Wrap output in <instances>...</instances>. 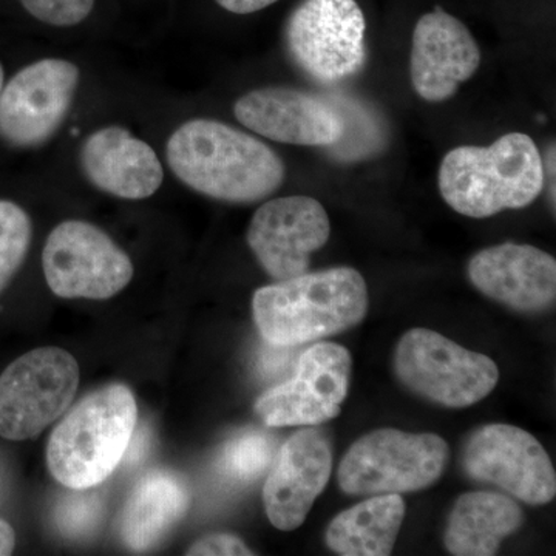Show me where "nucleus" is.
Instances as JSON below:
<instances>
[{"mask_svg":"<svg viewBox=\"0 0 556 556\" xmlns=\"http://www.w3.org/2000/svg\"><path fill=\"white\" fill-rule=\"evenodd\" d=\"M328 212L320 201L294 195L266 201L248 229V244L262 268L276 280L308 273L311 254L328 243Z\"/></svg>","mask_w":556,"mask_h":556,"instance_id":"ddd939ff","label":"nucleus"},{"mask_svg":"<svg viewBox=\"0 0 556 556\" xmlns=\"http://www.w3.org/2000/svg\"><path fill=\"white\" fill-rule=\"evenodd\" d=\"M14 544H16L14 530L11 529L9 522L0 519V556L10 555L13 552Z\"/></svg>","mask_w":556,"mask_h":556,"instance_id":"cd10ccee","label":"nucleus"},{"mask_svg":"<svg viewBox=\"0 0 556 556\" xmlns=\"http://www.w3.org/2000/svg\"><path fill=\"white\" fill-rule=\"evenodd\" d=\"M190 507L188 485L178 475L153 470L139 479L119 518V533L131 551L156 546Z\"/></svg>","mask_w":556,"mask_h":556,"instance_id":"6ab92c4d","label":"nucleus"},{"mask_svg":"<svg viewBox=\"0 0 556 556\" xmlns=\"http://www.w3.org/2000/svg\"><path fill=\"white\" fill-rule=\"evenodd\" d=\"M367 21L356 0H303L289 17L288 49L324 84L357 75L367 60Z\"/></svg>","mask_w":556,"mask_h":556,"instance_id":"1a4fd4ad","label":"nucleus"},{"mask_svg":"<svg viewBox=\"0 0 556 556\" xmlns=\"http://www.w3.org/2000/svg\"><path fill=\"white\" fill-rule=\"evenodd\" d=\"M525 525L522 508L496 492L464 493L445 529L444 544L455 556H492Z\"/></svg>","mask_w":556,"mask_h":556,"instance_id":"aec40b11","label":"nucleus"},{"mask_svg":"<svg viewBox=\"0 0 556 556\" xmlns=\"http://www.w3.org/2000/svg\"><path fill=\"white\" fill-rule=\"evenodd\" d=\"M273 459L274 444L268 434L249 430L223 447L217 470L230 481L251 482L268 470Z\"/></svg>","mask_w":556,"mask_h":556,"instance_id":"4be33fe9","label":"nucleus"},{"mask_svg":"<svg viewBox=\"0 0 556 556\" xmlns=\"http://www.w3.org/2000/svg\"><path fill=\"white\" fill-rule=\"evenodd\" d=\"M79 79L78 65L60 58L20 70L0 91V138L20 149L49 141L67 119Z\"/></svg>","mask_w":556,"mask_h":556,"instance_id":"9d476101","label":"nucleus"},{"mask_svg":"<svg viewBox=\"0 0 556 556\" xmlns=\"http://www.w3.org/2000/svg\"><path fill=\"white\" fill-rule=\"evenodd\" d=\"M468 278L485 298L518 313H543L556 300V260L530 244L503 243L470 258Z\"/></svg>","mask_w":556,"mask_h":556,"instance_id":"f3484780","label":"nucleus"},{"mask_svg":"<svg viewBox=\"0 0 556 556\" xmlns=\"http://www.w3.org/2000/svg\"><path fill=\"white\" fill-rule=\"evenodd\" d=\"M394 371L417 396L447 408L478 404L500 380L492 358L427 328L402 336L394 351Z\"/></svg>","mask_w":556,"mask_h":556,"instance_id":"423d86ee","label":"nucleus"},{"mask_svg":"<svg viewBox=\"0 0 556 556\" xmlns=\"http://www.w3.org/2000/svg\"><path fill=\"white\" fill-rule=\"evenodd\" d=\"M439 192L457 214L486 218L530 206L543 192L544 160L526 134H508L489 148L460 146L439 167Z\"/></svg>","mask_w":556,"mask_h":556,"instance_id":"7ed1b4c3","label":"nucleus"},{"mask_svg":"<svg viewBox=\"0 0 556 556\" xmlns=\"http://www.w3.org/2000/svg\"><path fill=\"white\" fill-rule=\"evenodd\" d=\"M31 230V219L20 204L0 200V292L27 257Z\"/></svg>","mask_w":556,"mask_h":556,"instance_id":"5701e85b","label":"nucleus"},{"mask_svg":"<svg viewBox=\"0 0 556 556\" xmlns=\"http://www.w3.org/2000/svg\"><path fill=\"white\" fill-rule=\"evenodd\" d=\"M544 170L548 172V179H551V189H548V195L552 199V207L555 211V146L548 149L547 163H544Z\"/></svg>","mask_w":556,"mask_h":556,"instance_id":"c85d7f7f","label":"nucleus"},{"mask_svg":"<svg viewBox=\"0 0 556 556\" xmlns=\"http://www.w3.org/2000/svg\"><path fill=\"white\" fill-rule=\"evenodd\" d=\"M467 477L500 486L529 506L556 495V473L546 448L522 428L490 424L475 430L463 450Z\"/></svg>","mask_w":556,"mask_h":556,"instance_id":"9b49d317","label":"nucleus"},{"mask_svg":"<svg viewBox=\"0 0 556 556\" xmlns=\"http://www.w3.org/2000/svg\"><path fill=\"white\" fill-rule=\"evenodd\" d=\"M448 457V444L438 434L380 428L351 445L338 482L351 496L419 492L439 481Z\"/></svg>","mask_w":556,"mask_h":556,"instance_id":"39448f33","label":"nucleus"},{"mask_svg":"<svg viewBox=\"0 0 556 556\" xmlns=\"http://www.w3.org/2000/svg\"><path fill=\"white\" fill-rule=\"evenodd\" d=\"M186 555L190 556H251L254 552L251 551L240 540L239 536L230 535V533H214V535H207L201 538V540L193 543L186 552Z\"/></svg>","mask_w":556,"mask_h":556,"instance_id":"a878e982","label":"nucleus"},{"mask_svg":"<svg viewBox=\"0 0 556 556\" xmlns=\"http://www.w3.org/2000/svg\"><path fill=\"white\" fill-rule=\"evenodd\" d=\"M350 351L332 342L316 343L299 358L288 382L265 391L255 412L268 427H316L340 415L351 382Z\"/></svg>","mask_w":556,"mask_h":556,"instance_id":"f8f14e48","label":"nucleus"},{"mask_svg":"<svg viewBox=\"0 0 556 556\" xmlns=\"http://www.w3.org/2000/svg\"><path fill=\"white\" fill-rule=\"evenodd\" d=\"M86 490H75L72 495L62 497L54 510V522L64 536H90L101 526L104 503L100 496L86 493Z\"/></svg>","mask_w":556,"mask_h":556,"instance_id":"b1692460","label":"nucleus"},{"mask_svg":"<svg viewBox=\"0 0 556 556\" xmlns=\"http://www.w3.org/2000/svg\"><path fill=\"white\" fill-rule=\"evenodd\" d=\"M79 161L91 185L116 199H150L164 181L155 149L121 126L94 130L84 141Z\"/></svg>","mask_w":556,"mask_h":556,"instance_id":"a211bd4d","label":"nucleus"},{"mask_svg":"<svg viewBox=\"0 0 556 556\" xmlns=\"http://www.w3.org/2000/svg\"><path fill=\"white\" fill-rule=\"evenodd\" d=\"M481 64V50L470 30L455 16L434 9L417 21L413 31V89L428 102L447 101Z\"/></svg>","mask_w":556,"mask_h":556,"instance_id":"2eb2a0df","label":"nucleus"},{"mask_svg":"<svg viewBox=\"0 0 556 556\" xmlns=\"http://www.w3.org/2000/svg\"><path fill=\"white\" fill-rule=\"evenodd\" d=\"M405 518V501L397 493L369 496L329 522L325 543L342 556H387Z\"/></svg>","mask_w":556,"mask_h":556,"instance_id":"412c9836","label":"nucleus"},{"mask_svg":"<svg viewBox=\"0 0 556 556\" xmlns=\"http://www.w3.org/2000/svg\"><path fill=\"white\" fill-rule=\"evenodd\" d=\"M78 387V362L68 351L47 346L24 354L0 378V437H38L64 415Z\"/></svg>","mask_w":556,"mask_h":556,"instance_id":"0eeeda50","label":"nucleus"},{"mask_svg":"<svg viewBox=\"0 0 556 556\" xmlns=\"http://www.w3.org/2000/svg\"><path fill=\"white\" fill-rule=\"evenodd\" d=\"M278 0H217L219 7L233 14H251L265 10Z\"/></svg>","mask_w":556,"mask_h":556,"instance_id":"bb28decb","label":"nucleus"},{"mask_svg":"<svg viewBox=\"0 0 556 556\" xmlns=\"http://www.w3.org/2000/svg\"><path fill=\"white\" fill-rule=\"evenodd\" d=\"M42 268L54 295L108 300L134 278V263L104 230L83 219H67L51 230Z\"/></svg>","mask_w":556,"mask_h":556,"instance_id":"6e6552de","label":"nucleus"},{"mask_svg":"<svg viewBox=\"0 0 556 556\" xmlns=\"http://www.w3.org/2000/svg\"><path fill=\"white\" fill-rule=\"evenodd\" d=\"M35 20L53 27H73L90 16L94 0H21Z\"/></svg>","mask_w":556,"mask_h":556,"instance_id":"393cba45","label":"nucleus"},{"mask_svg":"<svg viewBox=\"0 0 556 556\" xmlns=\"http://www.w3.org/2000/svg\"><path fill=\"white\" fill-rule=\"evenodd\" d=\"M3 86H5V72H3L2 64H0V91H2Z\"/></svg>","mask_w":556,"mask_h":556,"instance_id":"c756f323","label":"nucleus"},{"mask_svg":"<svg viewBox=\"0 0 556 556\" xmlns=\"http://www.w3.org/2000/svg\"><path fill=\"white\" fill-rule=\"evenodd\" d=\"M252 313L269 345H303L361 324L368 313V288L362 274L346 266L305 273L257 289Z\"/></svg>","mask_w":556,"mask_h":556,"instance_id":"f03ea898","label":"nucleus"},{"mask_svg":"<svg viewBox=\"0 0 556 556\" xmlns=\"http://www.w3.org/2000/svg\"><path fill=\"white\" fill-rule=\"evenodd\" d=\"M137 420V401L129 387L110 383L87 394L51 433L50 473L72 490L102 484L126 457Z\"/></svg>","mask_w":556,"mask_h":556,"instance_id":"20e7f679","label":"nucleus"},{"mask_svg":"<svg viewBox=\"0 0 556 556\" xmlns=\"http://www.w3.org/2000/svg\"><path fill=\"white\" fill-rule=\"evenodd\" d=\"M249 130L283 144L327 148L345 134V119L327 101L287 87H266L243 94L233 105Z\"/></svg>","mask_w":556,"mask_h":556,"instance_id":"4468645a","label":"nucleus"},{"mask_svg":"<svg viewBox=\"0 0 556 556\" xmlns=\"http://www.w3.org/2000/svg\"><path fill=\"white\" fill-rule=\"evenodd\" d=\"M332 470V448L316 428L300 430L278 453L263 489L270 525L291 532L305 522Z\"/></svg>","mask_w":556,"mask_h":556,"instance_id":"dca6fc26","label":"nucleus"},{"mask_svg":"<svg viewBox=\"0 0 556 556\" xmlns=\"http://www.w3.org/2000/svg\"><path fill=\"white\" fill-rule=\"evenodd\" d=\"M166 156L182 185L226 203L268 199L287 177L283 161L269 146L217 119L181 124L167 141Z\"/></svg>","mask_w":556,"mask_h":556,"instance_id":"f257e3e1","label":"nucleus"}]
</instances>
